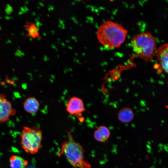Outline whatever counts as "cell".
<instances>
[{"label": "cell", "mask_w": 168, "mask_h": 168, "mask_svg": "<svg viewBox=\"0 0 168 168\" xmlns=\"http://www.w3.org/2000/svg\"><path fill=\"white\" fill-rule=\"evenodd\" d=\"M23 104L25 111L30 114L36 113L38 111L40 106L39 101L33 97H30L27 98Z\"/></svg>", "instance_id": "8"}, {"label": "cell", "mask_w": 168, "mask_h": 168, "mask_svg": "<svg viewBox=\"0 0 168 168\" xmlns=\"http://www.w3.org/2000/svg\"><path fill=\"white\" fill-rule=\"evenodd\" d=\"M42 139L41 130L37 126L23 127L21 134V145L26 152L35 154L40 149Z\"/></svg>", "instance_id": "4"}, {"label": "cell", "mask_w": 168, "mask_h": 168, "mask_svg": "<svg viewBox=\"0 0 168 168\" xmlns=\"http://www.w3.org/2000/svg\"><path fill=\"white\" fill-rule=\"evenodd\" d=\"M131 44L136 54L146 62L151 61L155 56L156 38L149 32L140 33L133 36Z\"/></svg>", "instance_id": "3"}, {"label": "cell", "mask_w": 168, "mask_h": 168, "mask_svg": "<svg viewBox=\"0 0 168 168\" xmlns=\"http://www.w3.org/2000/svg\"><path fill=\"white\" fill-rule=\"evenodd\" d=\"M9 162L11 168H25L28 163L27 160L17 155L11 156L9 159Z\"/></svg>", "instance_id": "11"}, {"label": "cell", "mask_w": 168, "mask_h": 168, "mask_svg": "<svg viewBox=\"0 0 168 168\" xmlns=\"http://www.w3.org/2000/svg\"><path fill=\"white\" fill-rule=\"evenodd\" d=\"M16 113L12 103L7 98L6 96L0 93V123L6 122L11 116Z\"/></svg>", "instance_id": "5"}, {"label": "cell", "mask_w": 168, "mask_h": 168, "mask_svg": "<svg viewBox=\"0 0 168 168\" xmlns=\"http://www.w3.org/2000/svg\"><path fill=\"white\" fill-rule=\"evenodd\" d=\"M110 135L109 128L104 126L98 127L95 131L94 137L95 139L99 142H104L106 141Z\"/></svg>", "instance_id": "9"}, {"label": "cell", "mask_w": 168, "mask_h": 168, "mask_svg": "<svg viewBox=\"0 0 168 168\" xmlns=\"http://www.w3.org/2000/svg\"><path fill=\"white\" fill-rule=\"evenodd\" d=\"M66 110L70 114L76 116L81 122L83 121L82 114L85 110L81 98L76 96L71 97L66 104Z\"/></svg>", "instance_id": "6"}, {"label": "cell", "mask_w": 168, "mask_h": 168, "mask_svg": "<svg viewBox=\"0 0 168 168\" xmlns=\"http://www.w3.org/2000/svg\"><path fill=\"white\" fill-rule=\"evenodd\" d=\"M127 31L122 25L111 21L104 22L99 27L97 36L99 42L109 49L119 47L124 41Z\"/></svg>", "instance_id": "1"}, {"label": "cell", "mask_w": 168, "mask_h": 168, "mask_svg": "<svg viewBox=\"0 0 168 168\" xmlns=\"http://www.w3.org/2000/svg\"><path fill=\"white\" fill-rule=\"evenodd\" d=\"M67 133V139L61 145L58 156L64 155L74 168H91V164L85 160L83 147L75 141L70 132Z\"/></svg>", "instance_id": "2"}, {"label": "cell", "mask_w": 168, "mask_h": 168, "mask_svg": "<svg viewBox=\"0 0 168 168\" xmlns=\"http://www.w3.org/2000/svg\"><path fill=\"white\" fill-rule=\"evenodd\" d=\"M134 113L129 108L125 107L122 108L118 114V119L121 122L127 123L130 122L134 118Z\"/></svg>", "instance_id": "10"}, {"label": "cell", "mask_w": 168, "mask_h": 168, "mask_svg": "<svg viewBox=\"0 0 168 168\" xmlns=\"http://www.w3.org/2000/svg\"><path fill=\"white\" fill-rule=\"evenodd\" d=\"M29 35L32 36H35L38 34V30L34 26H31L28 30Z\"/></svg>", "instance_id": "12"}, {"label": "cell", "mask_w": 168, "mask_h": 168, "mask_svg": "<svg viewBox=\"0 0 168 168\" xmlns=\"http://www.w3.org/2000/svg\"><path fill=\"white\" fill-rule=\"evenodd\" d=\"M155 56L162 70L168 74V43H165L157 49Z\"/></svg>", "instance_id": "7"}]
</instances>
